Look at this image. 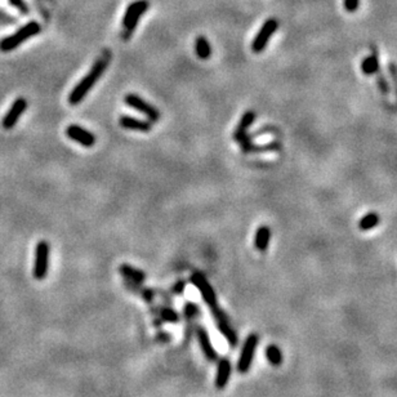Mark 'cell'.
<instances>
[{
    "label": "cell",
    "instance_id": "3957f363",
    "mask_svg": "<svg viewBox=\"0 0 397 397\" xmlns=\"http://www.w3.org/2000/svg\"><path fill=\"white\" fill-rule=\"evenodd\" d=\"M41 27L36 21H31L26 23L23 27L15 31V34L9 35L0 40V50L1 52H10L18 48L22 43H25L27 39L35 36L40 32Z\"/></svg>",
    "mask_w": 397,
    "mask_h": 397
},
{
    "label": "cell",
    "instance_id": "4316f807",
    "mask_svg": "<svg viewBox=\"0 0 397 397\" xmlns=\"http://www.w3.org/2000/svg\"><path fill=\"white\" fill-rule=\"evenodd\" d=\"M360 0H345V8L348 12L354 13L359 8Z\"/></svg>",
    "mask_w": 397,
    "mask_h": 397
},
{
    "label": "cell",
    "instance_id": "8992f818",
    "mask_svg": "<svg viewBox=\"0 0 397 397\" xmlns=\"http://www.w3.org/2000/svg\"><path fill=\"white\" fill-rule=\"evenodd\" d=\"M49 244L46 241H39L35 249V262L32 275L36 280L45 279L49 268Z\"/></svg>",
    "mask_w": 397,
    "mask_h": 397
},
{
    "label": "cell",
    "instance_id": "9a60e30c",
    "mask_svg": "<svg viewBox=\"0 0 397 397\" xmlns=\"http://www.w3.org/2000/svg\"><path fill=\"white\" fill-rule=\"evenodd\" d=\"M254 119H256V112H254V111H247V112L243 115L240 123H239V125H237L236 130H235L234 133L235 141H239V139L243 138L244 136H247V130L252 126Z\"/></svg>",
    "mask_w": 397,
    "mask_h": 397
},
{
    "label": "cell",
    "instance_id": "44dd1931",
    "mask_svg": "<svg viewBox=\"0 0 397 397\" xmlns=\"http://www.w3.org/2000/svg\"><path fill=\"white\" fill-rule=\"evenodd\" d=\"M379 221H381V218H379L377 213H369V214L364 216L360 219V222H359V228H360L361 231H369V230H373V228L378 226Z\"/></svg>",
    "mask_w": 397,
    "mask_h": 397
},
{
    "label": "cell",
    "instance_id": "7402d4cb",
    "mask_svg": "<svg viewBox=\"0 0 397 397\" xmlns=\"http://www.w3.org/2000/svg\"><path fill=\"white\" fill-rule=\"evenodd\" d=\"M160 315H161V319H163L164 321H168V323L176 324V323H178V320H179V315L177 314L174 310H172V308H169V307L161 308Z\"/></svg>",
    "mask_w": 397,
    "mask_h": 397
},
{
    "label": "cell",
    "instance_id": "7c38bea8",
    "mask_svg": "<svg viewBox=\"0 0 397 397\" xmlns=\"http://www.w3.org/2000/svg\"><path fill=\"white\" fill-rule=\"evenodd\" d=\"M196 337L200 345L201 351H203L204 356L208 359L209 361H217L218 360V354H217L216 348L213 346L212 339H210L209 334L206 332V329L204 327H197L196 328Z\"/></svg>",
    "mask_w": 397,
    "mask_h": 397
},
{
    "label": "cell",
    "instance_id": "e0dca14e",
    "mask_svg": "<svg viewBox=\"0 0 397 397\" xmlns=\"http://www.w3.org/2000/svg\"><path fill=\"white\" fill-rule=\"evenodd\" d=\"M271 240V230L268 226H261L256 232V239H254V245L259 252H266L268 248V244Z\"/></svg>",
    "mask_w": 397,
    "mask_h": 397
},
{
    "label": "cell",
    "instance_id": "5b68a950",
    "mask_svg": "<svg viewBox=\"0 0 397 397\" xmlns=\"http://www.w3.org/2000/svg\"><path fill=\"white\" fill-rule=\"evenodd\" d=\"M258 342L259 338L256 333L249 334L247 337V339H245L243 348H241L240 357H239L236 365L237 372L240 373V374H247L250 370V368H252L253 360H254V356H256L257 347H258Z\"/></svg>",
    "mask_w": 397,
    "mask_h": 397
},
{
    "label": "cell",
    "instance_id": "ac0fdd59",
    "mask_svg": "<svg viewBox=\"0 0 397 397\" xmlns=\"http://www.w3.org/2000/svg\"><path fill=\"white\" fill-rule=\"evenodd\" d=\"M119 270H120V274L123 275L124 279H128V281H132L133 284H141L146 279V275L141 270L132 267L129 265H121Z\"/></svg>",
    "mask_w": 397,
    "mask_h": 397
},
{
    "label": "cell",
    "instance_id": "d6986e66",
    "mask_svg": "<svg viewBox=\"0 0 397 397\" xmlns=\"http://www.w3.org/2000/svg\"><path fill=\"white\" fill-rule=\"evenodd\" d=\"M195 52H196L197 57L201 59H208L212 55V48H210L209 41L203 35L195 39Z\"/></svg>",
    "mask_w": 397,
    "mask_h": 397
},
{
    "label": "cell",
    "instance_id": "d4e9b609",
    "mask_svg": "<svg viewBox=\"0 0 397 397\" xmlns=\"http://www.w3.org/2000/svg\"><path fill=\"white\" fill-rule=\"evenodd\" d=\"M9 3L12 4L13 6H15L21 13H23V14H28V6L26 5V3L23 0H9Z\"/></svg>",
    "mask_w": 397,
    "mask_h": 397
},
{
    "label": "cell",
    "instance_id": "ffe728a7",
    "mask_svg": "<svg viewBox=\"0 0 397 397\" xmlns=\"http://www.w3.org/2000/svg\"><path fill=\"white\" fill-rule=\"evenodd\" d=\"M266 359L272 367H280L283 364V352L276 345H270L266 348Z\"/></svg>",
    "mask_w": 397,
    "mask_h": 397
},
{
    "label": "cell",
    "instance_id": "ba28073f",
    "mask_svg": "<svg viewBox=\"0 0 397 397\" xmlns=\"http://www.w3.org/2000/svg\"><path fill=\"white\" fill-rule=\"evenodd\" d=\"M277 27H279V22L275 18H268L267 21L263 23V26L261 27V30L258 31V34L256 35L254 40L252 43V49L253 52L259 53L265 49L267 45L268 40L271 39L272 35L276 32Z\"/></svg>",
    "mask_w": 397,
    "mask_h": 397
},
{
    "label": "cell",
    "instance_id": "cb8c5ba5",
    "mask_svg": "<svg viewBox=\"0 0 397 397\" xmlns=\"http://www.w3.org/2000/svg\"><path fill=\"white\" fill-rule=\"evenodd\" d=\"M185 315L187 319H194V317H196L199 315V307L195 303L188 302V303L185 305Z\"/></svg>",
    "mask_w": 397,
    "mask_h": 397
},
{
    "label": "cell",
    "instance_id": "2e32d148",
    "mask_svg": "<svg viewBox=\"0 0 397 397\" xmlns=\"http://www.w3.org/2000/svg\"><path fill=\"white\" fill-rule=\"evenodd\" d=\"M372 50L373 54L367 57V58L363 61V63H361V70H363L364 74L368 75V76L377 74L379 68H381L378 59V52H377L376 46L372 45Z\"/></svg>",
    "mask_w": 397,
    "mask_h": 397
},
{
    "label": "cell",
    "instance_id": "7a4b0ae2",
    "mask_svg": "<svg viewBox=\"0 0 397 397\" xmlns=\"http://www.w3.org/2000/svg\"><path fill=\"white\" fill-rule=\"evenodd\" d=\"M148 6H150L148 0H137L128 5L123 17V35H121L123 39L128 40L132 36L133 31L138 26L142 15L147 12Z\"/></svg>",
    "mask_w": 397,
    "mask_h": 397
},
{
    "label": "cell",
    "instance_id": "5bb4252c",
    "mask_svg": "<svg viewBox=\"0 0 397 397\" xmlns=\"http://www.w3.org/2000/svg\"><path fill=\"white\" fill-rule=\"evenodd\" d=\"M119 124L125 129L137 130V132H150L151 128H152L151 121L141 120V119L128 116V115H121L120 119H119Z\"/></svg>",
    "mask_w": 397,
    "mask_h": 397
},
{
    "label": "cell",
    "instance_id": "8fae6325",
    "mask_svg": "<svg viewBox=\"0 0 397 397\" xmlns=\"http://www.w3.org/2000/svg\"><path fill=\"white\" fill-rule=\"evenodd\" d=\"M26 108H27V101L25 98L21 97V98L15 99L9 110H8V112L5 114V116L3 117L1 125H3L4 129H12L13 126L17 124L21 115L25 112Z\"/></svg>",
    "mask_w": 397,
    "mask_h": 397
},
{
    "label": "cell",
    "instance_id": "484cf974",
    "mask_svg": "<svg viewBox=\"0 0 397 397\" xmlns=\"http://www.w3.org/2000/svg\"><path fill=\"white\" fill-rule=\"evenodd\" d=\"M388 70H390V74H391V79L392 81H394V89L395 92H396L397 96V67L394 62H391V63L388 65Z\"/></svg>",
    "mask_w": 397,
    "mask_h": 397
},
{
    "label": "cell",
    "instance_id": "9c48e42d",
    "mask_svg": "<svg viewBox=\"0 0 397 397\" xmlns=\"http://www.w3.org/2000/svg\"><path fill=\"white\" fill-rule=\"evenodd\" d=\"M191 283L194 284V287L200 292L204 302H205L209 307L218 305V303H217L216 292H214V289L212 288L209 281L206 280V277L204 276L201 272H194V274H192Z\"/></svg>",
    "mask_w": 397,
    "mask_h": 397
},
{
    "label": "cell",
    "instance_id": "603a6c76",
    "mask_svg": "<svg viewBox=\"0 0 397 397\" xmlns=\"http://www.w3.org/2000/svg\"><path fill=\"white\" fill-rule=\"evenodd\" d=\"M377 84H378V88L379 90L382 92V94L387 96L388 93H390V84H388L387 79L385 77L383 71L381 70V68H379L378 72H377Z\"/></svg>",
    "mask_w": 397,
    "mask_h": 397
},
{
    "label": "cell",
    "instance_id": "6da1fadb",
    "mask_svg": "<svg viewBox=\"0 0 397 397\" xmlns=\"http://www.w3.org/2000/svg\"><path fill=\"white\" fill-rule=\"evenodd\" d=\"M111 59V53L110 50H103L98 59L94 62V65L92 66V68L89 70V72L81 79L77 85L75 86L74 89L71 90L70 96H68V102L71 105H77L79 102L83 101L86 97L88 92L92 89L94 84L99 80V77L102 76V74L105 72V70L107 68L108 63Z\"/></svg>",
    "mask_w": 397,
    "mask_h": 397
},
{
    "label": "cell",
    "instance_id": "52a82bcc",
    "mask_svg": "<svg viewBox=\"0 0 397 397\" xmlns=\"http://www.w3.org/2000/svg\"><path fill=\"white\" fill-rule=\"evenodd\" d=\"M124 102L129 107L134 108L138 112L145 115L150 121H159V119H160V112H159V110L152 105H150L147 101H145V99L139 97L138 94H136V93H128L124 97Z\"/></svg>",
    "mask_w": 397,
    "mask_h": 397
},
{
    "label": "cell",
    "instance_id": "83f0119b",
    "mask_svg": "<svg viewBox=\"0 0 397 397\" xmlns=\"http://www.w3.org/2000/svg\"><path fill=\"white\" fill-rule=\"evenodd\" d=\"M185 287H186V284L183 283V281H178V283L174 285V288H173V292L177 293V294H183Z\"/></svg>",
    "mask_w": 397,
    "mask_h": 397
},
{
    "label": "cell",
    "instance_id": "277c9868",
    "mask_svg": "<svg viewBox=\"0 0 397 397\" xmlns=\"http://www.w3.org/2000/svg\"><path fill=\"white\" fill-rule=\"evenodd\" d=\"M210 308H212V315L214 317L216 325L219 332H221V334L225 337L230 347L236 348L237 345H239V336H237L236 330L234 329V327L230 323V319L226 315V312L218 305L213 306Z\"/></svg>",
    "mask_w": 397,
    "mask_h": 397
},
{
    "label": "cell",
    "instance_id": "4fadbf2b",
    "mask_svg": "<svg viewBox=\"0 0 397 397\" xmlns=\"http://www.w3.org/2000/svg\"><path fill=\"white\" fill-rule=\"evenodd\" d=\"M232 365L231 360L227 357H222L218 360L217 365V374H216V388L217 390H223L228 385V381L231 378Z\"/></svg>",
    "mask_w": 397,
    "mask_h": 397
},
{
    "label": "cell",
    "instance_id": "30bf717a",
    "mask_svg": "<svg viewBox=\"0 0 397 397\" xmlns=\"http://www.w3.org/2000/svg\"><path fill=\"white\" fill-rule=\"evenodd\" d=\"M66 136L72 141L80 143L84 147L89 148L92 146H94L96 143V137L93 133H90L89 130L84 129L83 126L77 125V124H71L67 126L66 129Z\"/></svg>",
    "mask_w": 397,
    "mask_h": 397
}]
</instances>
